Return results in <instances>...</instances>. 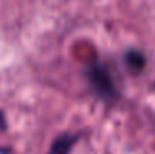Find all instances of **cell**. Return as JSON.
Here are the masks:
<instances>
[{"label":"cell","mask_w":155,"mask_h":154,"mask_svg":"<svg viewBox=\"0 0 155 154\" xmlns=\"http://www.w3.org/2000/svg\"><path fill=\"white\" fill-rule=\"evenodd\" d=\"M86 76L89 80V85L102 100H114L117 96L114 80L110 76L109 70L101 63H94L86 70Z\"/></svg>","instance_id":"cell-1"},{"label":"cell","mask_w":155,"mask_h":154,"mask_svg":"<svg viewBox=\"0 0 155 154\" xmlns=\"http://www.w3.org/2000/svg\"><path fill=\"white\" fill-rule=\"evenodd\" d=\"M76 141H78L76 134H61L51 142L50 151L46 154H69L73 146L76 144Z\"/></svg>","instance_id":"cell-2"},{"label":"cell","mask_w":155,"mask_h":154,"mask_svg":"<svg viewBox=\"0 0 155 154\" xmlns=\"http://www.w3.org/2000/svg\"><path fill=\"white\" fill-rule=\"evenodd\" d=\"M125 63H127V67L130 70L140 71V70L145 67V56L139 50H129L125 53Z\"/></svg>","instance_id":"cell-3"},{"label":"cell","mask_w":155,"mask_h":154,"mask_svg":"<svg viewBox=\"0 0 155 154\" xmlns=\"http://www.w3.org/2000/svg\"><path fill=\"white\" fill-rule=\"evenodd\" d=\"M5 124H7L5 116H3V113L0 111V129H5Z\"/></svg>","instance_id":"cell-4"}]
</instances>
